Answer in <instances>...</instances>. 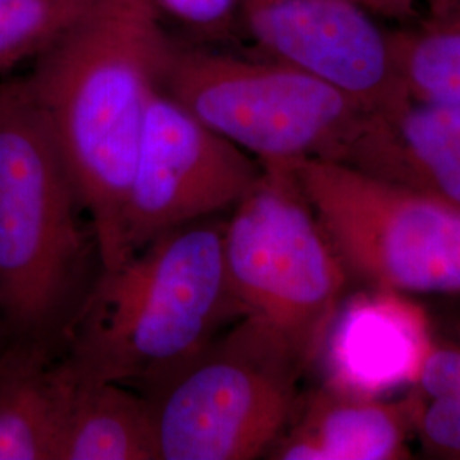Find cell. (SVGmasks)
Listing matches in <instances>:
<instances>
[{
	"label": "cell",
	"mask_w": 460,
	"mask_h": 460,
	"mask_svg": "<svg viewBox=\"0 0 460 460\" xmlns=\"http://www.w3.org/2000/svg\"><path fill=\"white\" fill-rule=\"evenodd\" d=\"M224 261L243 317L288 346L307 368L341 309L348 271L287 164L263 165L224 224Z\"/></svg>",
	"instance_id": "5b68a950"
},
{
	"label": "cell",
	"mask_w": 460,
	"mask_h": 460,
	"mask_svg": "<svg viewBox=\"0 0 460 460\" xmlns=\"http://www.w3.org/2000/svg\"><path fill=\"white\" fill-rule=\"evenodd\" d=\"M96 0H0V72L49 49Z\"/></svg>",
	"instance_id": "9a60e30c"
},
{
	"label": "cell",
	"mask_w": 460,
	"mask_h": 460,
	"mask_svg": "<svg viewBox=\"0 0 460 460\" xmlns=\"http://www.w3.org/2000/svg\"><path fill=\"white\" fill-rule=\"evenodd\" d=\"M307 367L275 334L241 317L148 399L159 460H251L277 444Z\"/></svg>",
	"instance_id": "8992f818"
},
{
	"label": "cell",
	"mask_w": 460,
	"mask_h": 460,
	"mask_svg": "<svg viewBox=\"0 0 460 460\" xmlns=\"http://www.w3.org/2000/svg\"><path fill=\"white\" fill-rule=\"evenodd\" d=\"M239 17L268 57L338 87L367 113L410 99L391 34L358 0H239Z\"/></svg>",
	"instance_id": "9c48e42d"
},
{
	"label": "cell",
	"mask_w": 460,
	"mask_h": 460,
	"mask_svg": "<svg viewBox=\"0 0 460 460\" xmlns=\"http://www.w3.org/2000/svg\"><path fill=\"white\" fill-rule=\"evenodd\" d=\"M431 341L427 315L399 294L357 296L338 311L321 353L328 384L362 395L414 385Z\"/></svg>",
	"instance_id": "30bf717a"
},
{
	"label": "cell",
	"mask_w": 460,
	"mask_h": 460,
	"mask_svg": "<svg viewBox=\"0 0 460 460\" xmlns=\"http://www.w3.org/2000/svg\"><path fill=\"white\" fill-rule=\"evenodd\" d=\"M421 191L444 198L460 207V152L428 174L421 184Z\"/></svg>",
	"instance_id": "ac0fdd59"
},
{
	"label": "cell",
	"mask_w": 460,
	"mask_h": 460,
	"mask_svg": "<svg viewBox=\"0 0 460 460\" xmlns=\"http://www.w3.org/2000/svg\"><path fill=\"white\" fill-rule=\"evenodd\" d=\"M171 40L152 0H96L24 75L91 217L102 270L125 260V203Z\"/></svg>",
	"instance_id": "6da1fadb"
},
{
	"label": "cell",
	"mask_w": 460,
	"mask_h": 460,
	"mask_svg": "<svg viewBox=\"0 0 460 460\" xmlns=\"http://www.w3.org/2000/svg\"><path fill=\"white\" fill-rule=\"evenodd\" d=\"M420 395L382 401L326 384L298 408L271 447V459L404 460Z\"/></svg>",
	"instance_id": "8fae6325"
},
{
	"label": "cell",
	"mask_w": 460,
	"mask_h": 460,
	"mask_svg": "<svg viewBox=\"0 0 460 460\" xmlns=\"http://www.w3.org/2000/svg\"><path fill=\"white\" fill-rule=\"evenodd\" d=\"M70 376L58 460H159L148 399L123 384Z\"/></svg>",
	"instance_id": "4fadbf2b"
},
{
	"label": "cell",
	"mask_w": 460,
	"mask_h": 460,
	"mask_svg": "<svg viewBox=\"0 0 460 460\" xmlns=\"http://www.w3.org/2000/svg\"><path fill=\"white\" fill-rule=\"evenodd\" d=\"M72 391L66 367L26 343L0 358V460H58Z\"/></svg>",
	"instance_id": "7c38bea8"
},
{
	"label": "cell",
	"mask_w": 460,
	"mask_h": 460,
	"mask_svg": "<svg viewBox=\"0 0 460 460\" xmlns=\"http://www.w3.org/2000/svg\"><path fill=\"white\" fill-rule=\"evenodd\" d=\"M348 275L395 294L460 292V207L324 157L287 164Z\"/></svg>",
	"instance_id": "52a82bcc"
},
{
	"label": "cell",
	"mask_w": 460,
	"mask_h": 460,
	"mask_svg": "<svg viewBox=\"0 0 460 460\" xmlns=\"http://www.w3.org/2000/svg\"><path fill=\"white\" fill-rule=\"evenodd\" d=\"M391 43L410 98L460 104V0H427L420 26Z\"/></svg>",
	"instance_id": "5bb4252c"
},
{
	"label": "cell",
	"mask_w": 460,
	"mask_h": 460,
	"mask_svg": "<svg viewBox=\"0 0 460 460\" xmlns=\"http://www.w3.org/2000/svg\"><path fill=\"white\" fill-rule=\"evenodd\" d=\"M243 317L210 218L155 237L98 283L72 314L66 368L79 378L157 391Z\"/></svg>",
	"instance_id": "7a4b0ae2"
},
{
	"label": "cell",
	"mask_w": 460,
	"mask_h": 460,
	"mask_svg": "<svg viewBox=\"0 0 460 460\" xmlns=\"http://www.w3.org/2000/svg\"><path fill=\"white\" fill-rule=\"evenodd\" d=\"M414 429L429 454L460 459V397L420 399Z\"/></svg>",
	"instance_id": "e0dca14e"
},
{
	"label": "cell",
	"mask_w": 460,
	"mask_h": 460,
	"mask_svg": "<svg viewBox=\"0 0 460 460\" xmlns=\"http://www.w3.org/2000/svg\"><path fill=\"white\" fill-rule=\"evenodd\" d=\"M261 174L252 155L157 89L125 203V258L169 230L234 208Z\"/></svg>",
	"instance_id": "ba28073f"
},
{
	"label": "cell",
	"mask_w": 460,
	"mask_h": 460,
	"mask_svg": "<svg viewBox=\"0 0 460 460\" xmlns=\"http://www.w3.org/2000/svg\"><path fill=\"white\" fill-rule=\"evenodd\" d=\"M159 89L261 165L338 161L368 115L355 99L298 66L174 38Z\"/></svg>",
	"instance_id": "277c9868"
},
{
	"label": "cell",
	"mask_w": 460,
	"mask_h": 460,
	"mask_svg": "<svg viewBox=\"0 0 460 460\" xmlns=\"http://www.w3.org/2000/svg\"><path fill=\"white\" fill-rule=\"evenodd\" d=\"M164 19H172L203 43L214 45L241 26L239 0H152Z\"/></svg>",
	"instance_id": "2e32d148"
},
{
	"label": "cell",
	"mask_w": 460,
	"mask_h": 460,
	"mask_svg": "<svg viewBox=\"0 0 460 460\" xmlns=\"http://www.w3.org/2000/svg\"><path fill=\"white\" fill-rule=\"evenodd\" d=\"M79 207L24 77L0 84V317L28 343L75 313L87 258Z\"/></svg>",
	"instance_id": "3957f363"
},
{
	"label": "cell",
	"mask_w": 460,
	"mask_h": 460,
	"mask_svg": "<svg viewBox=\"0 0 460 460\" xmlns=\"http://www.w3.org/2000/svg\"><path fill=\"white\" fill-rule=\"evenodd\" d=\"M376 17L395 22H410L418 16V0H358Z\"/></svg>",
	"instance_id": "d6986e66"
}]
</instances>
